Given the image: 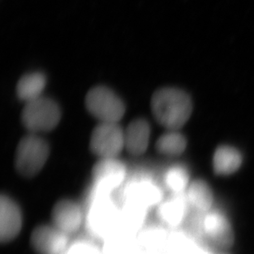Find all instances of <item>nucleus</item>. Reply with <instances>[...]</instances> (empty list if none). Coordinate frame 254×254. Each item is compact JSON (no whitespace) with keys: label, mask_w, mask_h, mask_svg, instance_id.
Here are the masks:
<instances>
[{"label":"nucleus","mask_w":254,"mask_h":254,"mask_svg":"<svg viewBox=\"0 0 254 254\" xmlns=\"http://www.w3.org/2000/svg\"><path fill=\"white\" fill-rule=\"evenodd\" d=\"M151 110L156 121L168 130L182 128L192 115V101L180 89H159L151 98Z\"/></svg>","instance_id":"nucleus-1"},{"label":"nucleus","mask_w":254,"mask_h":254,"mask_svg":"<svg viewBox=\"0 0 254 254\" xmlns=\"http://www.w3.org/2000/svg\"><path fill=\"white\" fill-rule=\"evenodd\" d=\"M22 226V212L17 202L2 195L0 198V240L8 243L14 240Z\"/></svg>","instance_id":"nucleus-7"},{"label":"nucleus","mask_w":254,"mask_h":254,"mask_svg":"<svg viewBox=\"0 0 254 254\" xmlns=\"http://www.w3.org/2000/svg\"><path fill=\"white\" fill-rule=\"evenodd\" d=\"M188 199L190 203L198 211H209L213 205V192L208 183L198 179L189 185Z\"/></svg>","instance_id":"nucleus-14"},{"label":"nucleus","mask_w":254,"mask_h":254,"mask_svg":"<svg viewBox=\"0 0 254 254\" xmlns=\"http://www.w3.org/2000/svg\"><path fill=\"white\" fill-rule=\"evenodd\" d=\"M54 226L66 235L78 230L82 225V212L78 204L68 199L58 201L52 211Z\"/></svg>","instance_id":"nucleus-9"},{"label":"nucleus","mask_w":254,"mask_h":254,"mask_svg":"<svg viewBox=\"0 0 254 254\" xmlns=\"http://www.w3.org/2000/svg\"><path fill=\"white\" fill-rule=\"evenodd\" d=\"M125 147V131L118 123L101 122L94 128L90 148L100 158H116Z\"/></svg>","instance_id":"nucleus-5"},{"label":"nucleus","mask_w":254,"mask_h":254,"mask_svg":"<svg viewBox=\"0 0 254 254\" xmlns=\"http://www.w3.org/2000/svg\"><path fill=\"white\" fill-rule=\"evenodd\" d=\"M86 107L94 117L104 123H118L125 113L122 100L106 86L91 89L86 96Z\"/></svg>","instance_id":"nucleus-4"},{"label":"nucleus","mask_w":254,"mask_h":254,"mask_svg":"<svg viewBox=\"0 0 254 254\" xmlns=\"http://www.w3.org/2000/svg\"><path fill=\"white\" fill-rule=\"evenodd\" d=\"M61 119L60 106L51 98H40L26 103L22 122L31 133L50 132L57 127Z\"/></svg>","instance_id":"nucleus-3"},{"label":"nucleus","mask_w":254,"mask_h":254,"mask_svg":"<svg viewBox=\"0 0 254 254\" xmlns=\"http://www.w3.org/2000/svg\"></svg>","instance_id":"nucleus-17"},{"label":"nucleus","mask_w":254,"mask_h":254,"mask_svg":"<svg viewBox=\"0 0 254 254\" xmlns=\"http://www.w3.org/2000/svg\"><path fill=\"white\" fill-rule=\"evenodd\" d=\"M168 183L170 187L175 190H184L189 184L187 171L181 167L172 169L169 174Z\"/></svg>","instance_id":"nucleus-16"},{"label":"nucleus","mask_w":254,"mask_h":254,"mask_svg":"<svg viewBox=\"0 0 254 254\" xmlns=\"http://www.w3.org/2000/svg\"><path fill=\"white\" fill-rule=\"evenodd\" d=\"M186 147L187 140L176 130H168L159 137L156 143V151L165 156H180L185 152Z\"/></svg>","instance_id":"nucleus-15"},{"label":"nucleus","mask_w":254,"mask_h":254,"mask_svg":"<svg viewBox=\"0 0 254 254\" xmlns=\"http://www.w3.org/2000/svg\"><path fill=\"white\" fill-rule=\"evenodd\" d=\"M49 156L48 142L36 133H30L17 145L15 156L16 170L23 177H35L43 169Z\"/></svg>","instance_id":"nucleus-2"},{"label":"nucleus","mask_w":254,"mask_h":254,"mask_svg":"<svg viewBox=\"0 0 254 254\" xmlns=\"http://www.w3.org/2000/svg\"><path fill=\"white\" fill-rule=\"evenodd\" d=\"M67 235L55 226H38L31 234V244L39 254H60L67 246Z\"/></svg>","instance_id":"nucleus-6"},{"label":"nucleus","mask_w":254,"mask_h":254,"mask_svg":"<svg viewBox=\"0 0 254 254\" xmlns=\"http://www.w3.org/2000/svg\"><path fill=\"white\" fill-rule=\"evenodd\" d=\"M150 136L151 127L146 120H133L125 131V148L133 156L142 155L148 147Z\"/></svg>","instance_id":"nucleus-11"},{"label":"nucleus","mask_w":254,"mask_h":254,"mask_svg":"<svg viewBox=\"0 0 254 254\" xmlns=\"http://www.w3.org/2000/svg\"><path fill=\"white\" fill-rule=\"evenodd\" d=\"M242 164V154L234 146L222 145L218 146L214 152L212 166L216 175H233L240 170Z\"/></svg>","instance_id":"nucleus-12"},{"label":"nucleus","mask_w":254,"mask_h":254,"mask_svg":"<svg viewBox=\"0 0 254 254\" xmlns=\"http://www.w3.org/2000/svg\"><path fill=\"white\" fill-rule=\"evenodd\" d=\"M204 230L212 242L228 249L235 243V233L227 216L221 211H210L204 220Z\"/></svg>","instance_id":"nucleus-8"},{"label":"nucleus","mask_w":254,"mask_h":254,"mask_svg":"<svg viewBox=\"0 0 254 254\" xmlns=\"http://www.w3.org/2000/svg\"><path fill=\"white\" fill-rule=\"evenodd\" d=\"M46 86V77L42 72H30L21 77L17 82V96L27 103L42 96Z\"/></svg>","instance_id":"nucleus-13"},{"label":"nucleus","mask_w":254,"mask_h":254,"mask_svg":"<svg viewBox=\"0 0 254 254\" xmlns=\"http://www.w3.org/2000/svg\"><path fill=\"white\" fill-rule=\"evenodd\" d=\"M96 183L106 187L120 185L126 175V167L116 158H101L94 166L92 171Z\"/></svg>","instance_id":"nucleus-10"}]
</instances>
